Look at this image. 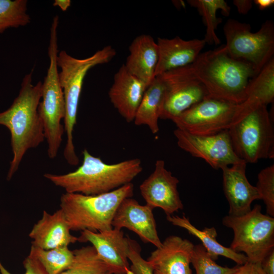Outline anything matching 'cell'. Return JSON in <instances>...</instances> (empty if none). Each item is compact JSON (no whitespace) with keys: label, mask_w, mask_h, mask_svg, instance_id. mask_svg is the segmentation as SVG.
<instances>
[{"label":"cell","mask_w":274,"mask_h":274,"mask_svg":"<svg viewBox=\"0 0 274 274\" xmlns=\"http://www.w3.org/2000/svg\"><path fill=\"white\" fill-rule=\"evenodd\" d=\"M74 258L71 266L60 274H108L107 264L99 257L92 246L73 251Z\"/></svg>","instance_id":"4316f807"},{"label":"cell","mask_w":274,"mask_h":274,"mask_svg":"<svg viewBox=\"0 0 274 274\" xmlns=\"http://www.w3.org/2000/svg\"><path fill=\"white\" fill-rule=\"evenodd\" d=\"M179 180L165 166L163 160H157L153 172L140 185L141 194L146 204L161 209L166 216L183 209L177 189Z\"/></svg>","instance_id":"4fadbf2b"},{"label":"cell","mask_w":274,"mask_h":274,"mask_svg":"<svg viewBox=\"0 0 274 274\" xmlns=\"http://www.w3.org/2000/svg\"><path fill=\"white\" fill-rule=\"evenodd\" d=\"M191 263L195 269L196 274H233L239 267V265L233 267L218 265L202 244L194 246Z\"/></svg>","instance_id":"f1b7e54d"},{"label":"cell","mask_w":274,"mask_h":274,"mask_svg":"<svg viewBox=\"0 0 274 274\" xmlns=\"http://www.w3.org/2000/svg\"><path fill=\"white\" fill-rule=\"evenodd\" d=\"M29 254L40 262L48 274H60L71 266L74 258L73 251L67 246L44 250L31 246Z\"/></svg>","instance_id":"484cf974"},{"label":"cell","mask_w":274,"mask_h":274,"mask_svg":"<svg viewBox=\"0 0 274 274\" xmlns=\"http://www.w3.org/2000/svg\"><path fill=\"white\" fill-rule=\"evenodd\" d=\"M190 6L195 8L201 16L206 27L204 38L206 44L218 45L221 41L216 33V30L221 19L217 17V12L220 10L222 15L228 16L230 7L224 0H188Z\"/></svg>","instance_id":"d4e9b609"},{"label":"cell","mask_w":274,"mask_h":274,"mask_svg":"<svg viewBox=\"0 0 274 274\" xmlns=\"http://www.w3.org/2000/svg\"><path fill=\"white\" fill-rule=\"evenodd\" d=\"M165 85L159 76H156L147 87L136 111L134 123L146 125L152 133L158 132L160 119L165 95Z\"/></svg>","instance_id":"603a6c76"},{"label":"cell","mask_w":274,"mask_h":274,"mask_svg":"<svg viewBox=\"0 0 274 274\" xmlns=\"http://www.w3.org/2000/svg\"><path fill=\"white\" fill-rule=\"evenodd\" d=\"M166 219L173 225L186 229L190 234L198 238L214 260L221 256L233 260L239 265L248 261L245 254L236 253L229 247L221 245L217 240V233L215 227H205L200 230L193 225L185 216H166Z\"/></svg>","instance_id":"7402d4cb"},{"label":"cell","mask_w":274,"mask_h":274,"mask_svg":"<svg viewBox=\"0 0 274 274\" xmlns=\"http://www.w3.org/2000/svg\"><path fill=\"white\" fill-rule=\"evenodd\" d=\"M174 134L181 149L193 157L203 159L215 169L244 161L235 153L228 130L209 135H197L177 128Z\"/></svg>","instance_id":"7c38bea8"},{"label":"cell","mask_w":274,"mask_h":274,"mask_svg":"<svg viewBox=\"0 0 274 274\" xmlns=\"http://www.w3.org/2000/svg\"><path fill=\"white\" fill-rule=\"evenodd\" d=\"M251 110L246 101L238 104L208 95L172 121L191 133L209 135L228 130Z\"/></svg>","instance_id":"9c48e42d"},{"label":"cell","mask_w":274,"mask_h":274,"mask_svg":"<svg viewBox=\"0 0 274 274\" xmlns=\"http://www.w3.org/2000/svg\"><path fill=\"white\" fill-rule=\"evenodd\" d=\"M261 265L266 274H274V249L263 259Z\"/></svg>","instance_id":"836d02e7"},{"label":"cell","mask_w":274,"mask_h":274,"mask_svg":"<svg viewBox=\"0 0 274 274\" xmlns=\"http://www.w3.org/2000/svg\"><path fill=\"white\" fill-rule=\"evenodd\" d=\"M141 252V249L138 243L129 238L127 256L131 262L130 268L132 274H153L150 265L142 257Z\"/></svg>","instance_id":"4dcf8cb0"},{"label":"cell","mask_w":274,"mask_h":274,"mask_svg":"<svg viewBox=\"0 0 274 274\" xmlns=\"http://www.w3.org/2000/svg\"><path fill=\"white\" fill-rule=\"evenodd\" d=\"M228 130L235 153L246 163L273 158L274 131L267 106L250 111Z\"/></svg>","instance_id":"52a82bcc"},{"label":"cell","mask_w":274,"mask_h":274,"mask_svg":"<svg viewBox=\"0 0 274 274\" xmlns=\"http://www.w3.org/2000/svg\"><path fill=\"white\" fill-rule=\"evenodd\" d=\"M82 154V163L76 170L63 175L46 173L44 177L66 192L95 195L131 183L143 170L138 158L108 164L86 149Z\"/></svg>","instance_id":"3957f363"},{"label":"cell","mask_w":274,"mask_h":274,"mask_svg":"<svg viewBox=\"0 0 274 274\" xmlns=\"http://www.w3.org/2000/svg\"><path fill=\"white\" fill-rule=\"evenodd\" d=\"M26 0H0V33L10 27H18L30 23L26 13Z\"/></svg>","instance_id":"83f0119b"},{"label":"cell","mask_w":274,"mask_h":274,"mask_svg":"<svg viewBox=\"0 0 274 274\" xmlns=\"http://www.w3.org/2000/svg\"><path fill=\"white\" fill-rule=\"evenodd\" d=\"M247 163L242 161L221 169L223 189L229 203L228 215L238 216L251 211L253 201L260 199L256 186L252 185L246 176Z\"/></svg>","instance_id":"e0dca14e"},{"label":"cell","mask_w":274,"mask_h":274,"mask_svg":"<svg viewBox=\"0 0 274 274\" xmlns=\"http://www.w3.org/2000/svg\"><path fill=\"white\" fill-rule=\"evenodd\" d=\"M233 274H266L262 268L261 263L248 261L239 265L238 269Z\"/></svg>","instance_id":"d6a6232c"},{"label":"cell","mask_w":274,"mask_h":274,"mask_svg":"<svg viewBox=\"0 0 274 274\" xmlns=\"http://www.w3.org/2000/svg\"><path fill=\"white\" fill-rule=\"evenodd\" d=\"M274 99V58L250 81L246 101L252 107L267 106Z\"/></svg>","instance_id":"cb8c5ba5"},{"label":"cell","mask_w":274,"mask_h":274,"mask_svg":"<svg viewBox=\"0 0 274 274\" xmlns=\"http://www.w3.org/2000/svg\"><path fill=\"white\" fill-rule=\"evenodd\" d=\"M191 66L209 95L238 104L246 100L249 83L256 75L250 63L231 56L225 45L200 53Z\"/></svg>","instance_id":"7a4b0ae2"},{"label":"cell","mask_w":274,"mask_h":274,"mask_svg":"<svg viewBox=\"0 0 274 274\" xmlns=\"http://www.w3.org/2000/svg\"><path fill=\"white\" fill-rule=\"evenodd\" d=\"M253 2L260 10H264L274 4L273 0H254Z\"/></svg>","instance_id":"d590c367"},{"label":"cell","mask_w":274,"mask_h":274,"mask_svg":"<svg viewBox=\"0 0 274 274\" xmlns=\"http://www.w3.org/2000/svg\"><path fill=\"white\" fill-rule=\"evenodd\" d=\"M80 242H89L112 274H132L127 258L129 237L121 229L114 228L101 232L84 230Z\"/></svg>","instance_id":"5bb4252c"},{"label":"cell","mask_w":274,"mask_h":274,"mask_svg":"<svg viewBox=\"0 0 274 274\" xmlns=\"http://www.w3.org/2000/svg\"><path fill=\"white\" fill-rule=\"evenodd\" d=\"M24 274H48L40 262L29 254L23 261ZM0 274H12L2 264L0 260Z\"/></svg>","instance_id":"1f68e13d"},{"label":"cell","mask_w":274,"mask_h":274,"mask_svg":"<svg viewBox=\"0 0 274 274\" xmlns=\"http://www.w3.org/2000/svg\"><path fill=\"white\" fill-rule=\"evenodd\" d=\"M265 206L267 215L274 216V165L262 169L258 175L256 186Z\"/></svg>","instance_id":"f546056e"},{"label":"cell","mask_w":274,"mask_h":274,"mask_svg":"<svg viewBox=\"0 0 274 274\" xmlns=\"http://www.w3.org/2000/svg\"><path fill=\"white\" fill-rule=\"evenodd\" d=\"M108 274H112V273H108Z\"/></svg>","instance_id":"74e56055"},{"label":"cell","mask_w":274,"mask_h":274,"mask_svg":"<svg viewBox=\"0 0 274 274\" xmlns=\"http://www.w3.org/2000/svg\"><path fill=\"white\" fill-rule=\"evenodd\" d=\"M153 210L146 204L141 205L132 197L126 198L116 210L112 226L118 229L127 228L135 232L144 243L159 248L162 242L158 234Z\"/></svg>","instance_id":"9a60e30c"},{"label":"cell","mask_w":274,"mask_h":274,"mask_svg":"<svg viewBox=\"0 0 274 274\" xmlns=\"http://www.w3.org/2000/svg\"><path fill=\"white\" fill-rule=\"evenodd\" d=\"M148 86L129 73L122 64L114 76L108 95L119 114L128 122L134 117Z\"/></svg>","instance_id":"ac0fdd59"},{"label":"cell","mask_w":274,"mask_h":274,"mask_svg":"<svg viewBox=\"0 0 274 274\" xmlns=\"http://www.w3.org/2000/svg\"><path fill=\"white\" fill-rule=\"evenodd\" d=\"M133 191L130 183L99 195L65 192L60 197V209L71 230L101 232L113 228L116 210L124 199L132 197Z\"/></svg>","instance_id":"5b68a950"},{"label":"cell","mask_w":274,"mask_h":274,"mask_svg":"<svg viewBox=\"0 0 274 274\" xmlns=\"http://www.w3.org/2000/svg\"><path fill=\"white\" fill-rule=\"evenodd\" d=\"M194 246L178 235L167 237L147 260L153 274H192L190 264Z\"/></svg>","instance_id":"2e32d148"},{"label":"cell","mask_w":274,"mask_h":274,"mask_svg":"<svg viewBox=\"0 0 274 274\" xmlns=\"http://www.w3.org/2000/svg\"><path fill=\"white\" fill-rule=\"evenodd\" d=\"M253 1L251 0H234L233 3L239 13L245 15L252 7Z\"/></svg>","instance_id":"e575fe53"},{"label":"cell","mask_w":274,"mask_h":274,"mask_svg":"<svg viewBox=\"0 0 274 274\" xmlns=\"http://www.w3.org/2000/svg\"><path fill=\"white\" fill-rule=\"evenodd\" d=\"M222 224L233 231L229 248L245 253L249 261L261 263L274 249V218L262 214L259 204L243 215L225 216Z\"/></svg>","instance_id":"ba28073f"},{"label":"cell","mask_w":274,"mask_h":274,"mask_svg":"<svg viewBox=\"0 0 274 274\" xmlns=\"http://www.w3.org/2000/svg\"><path fill=\"white\" fill-rule=\"evenodd\" d=\"M62 210L53 214L44 211L41 218L33 226L28 235L31 246L44 250L65 247L78 241L73 235Z\"/></svg>","instance_id":"ffe728a7"},{"label":"cell","mask_w":274,"mask_h":274,"mask_svg":"<svg viewBox=\"0 0 274 274\" xmlns=\"http://www.w3.org/2000/svg\"><path fill=\"white\" fill-rule=\"evenodd\" d=\"M158 61L155 77L166 72L191 64L206 43L204 39L184 40L179 37L158 38L156 42Z\"/></svg>","instance_id":"d6986e66"},{"label":"cell","mask_w":274,"mask_h":274,"mask_svg":"<svg viewBox=\"0 0 274 274\" xmlns=\"http://www.w3.org/2000/svg\"><path fill=\"white\" fill-rule=\"evenodd\" d=\"M32 72L33 70L23 78L19 94L11 106L0 113V125L6 126L11 134L13 155L7 180H10L17 172L27 150L37 147L45 139L38 110L42 96V83H32Z\"/></svg>","instance_id":"6da1fadb"},{"label":"cell","mask_w":274,"mask_h":274,"mask_svg":"<svg viewBox=\"0 0 274 274\" xmlns=\"http://www.w3.org/2000/svg\"><path fill=\"white\" fill-rule=\"evenodd\" d=\"M71 1L70 0H55L53 5L58 7L63 11H65L70 7Z\"/></svg>","instance_id":"8d00e7d4"},{"label":"cell","mask_w":274,"mask_h":274,"mask_svg":"<svg viewBox=\"0 0 274 274\" xmlns=\"http://www.w3.org/2000/svg\"><path fill=\"white\" fill-rule=\"evenodd\" d=\"M58 23L59 17L56 15L53 19L50 28L48 50L50 63L47 75L42 83V100L40 102L38 109L48 143V155L51 159L56 157L61 146L64 131L61 121L64 119L65 114L63 93L59 83L57 64Z\"/></svg>","instance_id":"8992f818"},{"label":"cell","mask_w":274,"mask_h":274,"mask_svg":"<svg viewBox=\"0 0 274 274\" xmlns=\"http://www.w3.org/2000/svg\"><path fill=\"white\" fill-rule=\"evenodd\" d=\"M116 54V50L110 45L83 59L75 58L64 50L58 53L57 64L61 69L58 77L65 108L64 128L66 142L63 156L71 165H77L79 163L73 143V133L77 123L78 105L85 77L90 69L97 65L108 63Z\"/></svg>","instance_id":"277c9868"},{"label":"cell","mask_w":274,"mask_h":274,"mask_svg":"<svg viewBox=\"0 0 274 274\" xmlns=\"http://www.w3.org/2000/svg\"><path fill=\"white\" fill-rule=\"evenodd\" d=\"M129 51L125 67L148 86L155 78L158 61L156 42L150 35H141L131 42Z\"/></svg>","instance_id":"44dd1931"},{"label":"cell","mask_w":274,"mask_h":274,"mask_svg":"<svg viewBox=\"0 0 274 274\" xmlns=\"http://www.w3.org/2000/svg\"><path fill=\"white\" fill-rule=\"evenodd\" d=\"M251 25L233 19L223 26L225 46L232 57L250 63L257 75L272 58L274 54V24L267 20L256 32Z\"/></svg>","instance_id":"30bf717a"},{"label":"cell","mask_w":274,"mask_h":274,"mask_svg":"<svg viewBox=\"0 0 274 274\" xmlns=\"http://www.w3.org/2000/svg\"><path fill=\"white\" fill-rule=\"evenodd\" d=\"M165 90L160 119L173 120L209 95L194 74L191 64L164 73Z\"/></svg>","instance_id":"8fae6325"}]
</instances>
